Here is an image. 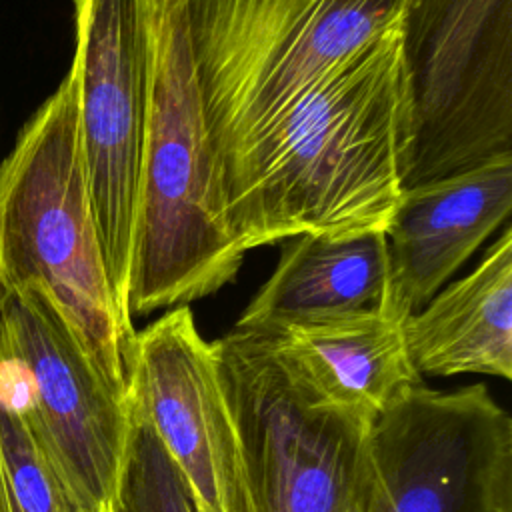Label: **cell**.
Here are the masks:
<instances>
[{"mask_svg": "<svg viewBox=\"0 0 512 512\" xmlns=\"http://www.w3.org/2000/svg\"><path fill=\"white\" fill-rule=\"evenodd\" d=\"M410 132L398 22L224 166L230 236L248 252L300 234L386 232L404 188Z\"/></svg>", "mask_w": 512, "mask_h": 512, "instance_id": "1", "label": "cell"}, {"mask_svg": "<svg viewBox=\"0 0 512 512\" xmlns=\"http://www.w3.org/2000/svg\"><path fill=\"white\" fill-rule=\"evenodd\" d=\"M150 38V108L126 294L130 318L218 292L246 256L224 220L184 0H150Z\"/></svg>", "mask_w": 512, "mask_h": 512, "instance_id": "2", "label": "cell"}, {"mask_svg": "<svg viewBox=\"0 0 512 512\" xmlns=\"http://www.w3.org/2000/svg\"><path fill=\"white\" fill-rule=\"evenodd\" d=\"M28 286L52 300L106 384L128 400L136 330L102 256L70 70L0 162V288Z\"/></svg>", "mask_w": 512, "mask_h": 512, "instance_id": "3", "label": "cell"}, {"mask_svg": "<svg viewBox=\"0 0 512 512\" xmlns=\"http://www.w3.org/2000/svg\"><path fill=\"white\" fill-rule=\"evenodd\" d=\"M406 4L184 0L188 46L218 178L256 132L396 26Z\"/></svg>", "mask_w": 512, "mask_h": 512, "instance_id": "4", "label": "cell"}, {"mask_svg": "<svg viewBox=\"0 0 512 512\" xmlns=\"http://www.w3.org/2000/svg\"><path fill=\"white\" fill-rule=\"evenodd\" d=\"M210 344L250 512H366L372 418L318 400L264 328Z\"/></svg>", "mask_w": 512, "mask_h": 512, "instance_id": "5", "label": "cell"}, {"mask_svg": "<svg viewBox=\"0 0 512 512\" xmlns=\"http://www.w3.org/2000/svg\"><path fill=\"white\" fill-rule=\"evenodd\" d=\"M404 188L512 154V0H408Z\"/></svg>", "mask_w": 512, "mask_h": 512, "instance_id": "6", "label": "cell"}, {"mask_svg": "<svg viewBox=\"0 0 512 512\" xmlns=\"http://www.w3.org/2000/svg\"><path fill=\"white\" fill-rule=\"evenodd\" d=\"M78 132L108 278L126 308L150 108V0H74Z\"/></svg>", "mask_w": 512, "mask_h": 512, "instance_id": "7", "label": "cell"}, {"mask_svg": "<svg viewBox=\"0 0 512 512\" xmlns=\"http://www.w3.org/2000/svg\"><path fill=\"white\" fill-rule=\"evenodd\" d=\"M368 448L366 512H512V418L484 384L410 386Z\"/></svg>", "mask_w": 512, "mask_h": 512, "instance_id": "8", "label": "cell"}, {"mask_svg": "<svg viewBox=\"0 0 512 512\" xmlns=\"http://www.w3.org/2000/svg\"><path fill=\"white\" fill-rule=\"evenodd\" d=\"M0 356L18 378L26 420L84 512H112L128 400L96 370L40 288H0Z\"/></svg>", "mask_w": 512, "mask_h": 512, "instance_id": "9", "label": "cell"}, {"mask_svg": "<svg viewBox=\"0 0 512 512\" xmlns=\"http://www.w3.org/2000/svg\"><path fill=\"white\" fill-rule=\"evenodd\" d=\"M128 398L188 478L202 512H250L236 430L212 344L188 304L136 332Z\"/></svg>", "mask_w": 512, "mask_h": 512, "instance_id": "10", "label": "cell"}, {"mask_svg": "<svg viewBox=\"0 0 512 512\" xmlns=\"http://www.w3.org/2000/svg\"><path fill=\"white\" fill-rule=\"evenodd\" d=\"M510 212L512 154L402 188L386 228L388 312L402 320L418 312Z\"/></svg>", "mask_w": 512, "mask_h": 512, "instance_id": "11", "label": "cell"}, {"mask_svg": "<svg viewBox=\"0 0 512 512\" xmlns=\"http://www.w3.org/2000/svg\"><path fill=\"white\" fill-rule=\"evenodd\" d=\"M400 318L362 310L258 326L270 332L288 368L322 402L368 418L422 382Z\"/></svg>", "mask_w": 512, "mask_h": 512, "instance_id": "12", "label": "cell"}, {"mask_svg": "<svg viewBox=\"0 0 512 512\" xmlns=\"http://www.w3.org/2000/svg\"><path fill=\"white\" fill-rule=\"evenodd\" d=\"M402 332L408 358L420 376L512 378V228L508 222L478 266L406 316Z\"/></svg>", "mask_w": 512, "mask_h": 512, "instance_id": "13", "label": "cell"}, {"mask_svg": "<svg viewBox=\"0 0 512 512\" xmlns=\"http://www.w3.org/2000/svg\"><path fill=\"white\" fill-rule=\"evenodd\" d=\"M388 302L386 232L300 234L282 248L274 272L244 308L236 328L274 326L362 310L388 312Z\"/></svg>", "mask_w": 512, "mask_h": 512, "instance_id": "14", "label": "cell"}, {"mask_svg": "<svg viewBox=\"0 0 512 512\" xmlns=\"http://www.w3.org/2000/svg\"><path fill=\"white\" fill-rule=\"evenodd\" d=\"M0 452L8 512H84L44 456L20 402L18 378L0 356Z\"/></svg>", "mask_w": 512, "mask_h": 512, "instance_id": "15", "label": "cell"}, {"mask_svg": "<svg viewBox=\"0 0 512 512\" xmlns=\"http://www.w3.org/2000/svg\"><path fill=\"white\" fill-rule=\"evenodd\" d=\"M112 512H202L188 478L132 398Z\"/></svg>", "mask_w": 512, "mask_h": 512, "instance_id": "16", "label": "cell"}, {"mask_svg": "<svg viewBox=\"0 0 512 512\" xmlns=\"http://www.w3.org/2000/svg\"><path fill=\"white\" fill-rule=\"evenodd\" d=\"M0 512H8V492H6V474H4L2 452H0Z\"/></svg>", "mask_w": 512, "mask_h": 512, "instance_id": "17", "label": "cell"}]
</instances>
